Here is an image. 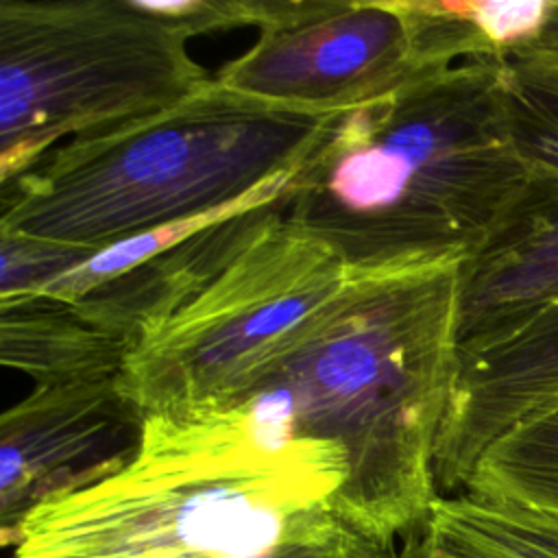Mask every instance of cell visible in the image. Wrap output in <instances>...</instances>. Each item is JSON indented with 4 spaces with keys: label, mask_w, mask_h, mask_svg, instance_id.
I'll return each instance as SVG.
<instances>
[{
    "label": "cell",
    "mask_w": 558,
    "mask_h": 558,
    "mask_svg": "<svg viewBox=\"0 0 558 558\" xmlns=\"http://www.w3.org/2000/svg\"><path fill=\"white\" fill-rule=\"evenodd\" d=\"M460 257L357 272L331 314L229 408L275 440L338 447L340 512L381 538L423 530L458 357Z\"/></svg>",
    "instance_id": "1"
},
{
    "label": "cell",
    "mask_w": 558,
    "mask_h": 558,
    "mask_svg": "<svg viewBox=\"0 0 558 558\" xmlns=\"http://www.w3.org/2000/svg\"><path fill=\"white\" fill-rule=\"evenodd\" d=\"M504 52L342 111L294 179L288 218L353 272L466 259L530 183Z\"/></svg>",
    "instance_id": "2"
},
{
    "label": "cell",
    "mask_w": 558,
    "mask_h": 558,
    "mask_svg": "<svg viewBox=\"0 0 558 558\" xmlns=\"http://www.w3.org/2000/svg\"><path fill=\"white\" fill-rule=\"evenodd\" d=\"M344 480L338 447L268 438L238 408L146 414L137 456L35 508L11 558H244L362 530L338 508Z\"/></svg>",
    "instance_id": "3"
},
{
    "label": "cell",
    "mask_w": 558,
    "mask_h": 558,
    "mask_svg": "<svg viewBox=\"0 0 558 558\" xmlns=\"http://www.w3.org/2000/svg\"><path fill=\"white\" fill-rule=\"evenodd\" d=\"M340 113L255 100L211 76L163 111L72 137L0 185V231L102 251L299 170Z\"/></svg>",
    "instance_id": "4"
},
{
    "label": "cell",
    "mask_w": 558,
    "mask_h": 558,
    "mask_svg": "<svg viewBox=\"0 0 558 558\" xmlns=\"http://www.w3.org/2000/svg\"><path fill=\"white\" fill-rule=\"evenodd\" d=\"M144 0L0 2V185L70 135L163 111L211 76Z\"/></svg>",
    "instance_id": "5"
},
{
    "label": "cell",
    "mask_w": 558,
    "mask_h": 558,
    "mask_svg": "<svg viewBox=\"0 0 558 558\" xmlns=\"http://www.w3.org/2000/svg\"><path fill=\"white\" fill-rule=\"evenodd\" d=\"M272 205L248 242L133 347L122 392L146 414L229 408L331 314L355 275Z\"/></svg>",
    "instance_id": "6"
},
{
    "label": "cell",
    "mask_w": 558,
    "mask_h": 558,
    "mask_svg": "<svg viewBox=\"0 0 558 558\" xmlns=\"http://www.w3.org/2000/svg\"><path fill=\"white\" fill-rule=\"evenodd\" d=\"M488 54L451 0H277L255 44L214 78L279 107L347 111Z\"/></svg>",
    "instance_id": "7"
},
{
    "label": "cell",
    "mask_w": 558,
    "mask_h": 558,
    "mask_svg": "<svg viewBox=\"0 0 558 558\" xmlns=\"http://www.w3.org/2000/svg\"><path fill=\"white\" fill-rule=\"evenodd\" d=\"M144 412L120 377L35 386L0 416V541L13 547L26 517L122 471L140 451Z\"/></svg>",
    "instance_id": "8"
},
{
    "label": "cell",
    "mask_w": 558,
    "mask_h": 558,
    "mask_svg": "<svg viewBox=\"0 0 558 558\" xmlns=\"http://www.w3.org/2000/svg\"><path fill=\"white\" fill-rule=\"evenodd\" d=\"M556 408L558 307L499 336L458 344L434 458L438 495L462 493L499 438Z\"/></svg>",
    "instance_id": "9"
},
{
    "label": "cell",
    "mask_w": 558,
    "mask_h": 558,
    "mask_svg": "<svg viewBox=\"0 0 558 558\" xmlns=\"http://www.w3.org/2000/svg\"><path fill=\"white\" fill-rule=\"evenodd\" d=\"M558 307V179L532 177L460 268L458 344L510 331Z\"/></svg>",
    "instance_id": "10"
},
{
    "label": "cell",
    "mask_w": 558,
    "mask_h": 558,
    "mask_svg": "<svg viewBox=\"0 0 558 558\" xmlns=\"http://www.w3.org/2000/svg\"><path fill=\"white\" fill-rule=\"evenodd\" d=\"M133 342L94 323L76 303L26 294L0 299V362L37 386L120 377Z\"/></svg>",
    "instance_id": "11"
},
{
    "label": "cell",
    "mask_w": 558,
    "mask_h": 558,
    "mask_svg": "<svg viewBox=\"0 0 558 558\" xmlns=\"http://www.w3.org/2000/svg\"><path fill=\"white\" fill-rule=\"evenodd\" d=\"M558 532V408L499 438L466 488Z\"/></svg>",
    "instance_id": "12"
},
{
    "label": "cell",
    "mask_w": 558,
    "mask_h": 558,
    "mask_svg": "<svg viewBox=\"0 0 558 558\" xmlns=\"http://www.w3.org/2000/svg\"><path fill=\"white\" fill-rule=\"evenodd\" d=\"M432 558H558V532L471 493L438 495L421 530Z\"/></svg>",
    "instance_id": "13"
},
{
    "label": "cell",
    "mask_w": 558,
    "mask_h": 558,
    "mask_svg": "<svg viewBox=\"0 0 558 558\" xmlns=\"http://www.w3.org/2000/svg\"><path fill=\"white\" fill-rule=\"evenodd\" d=\"M504 85L517 148L530 177L558 179V89L504 54Z\"/></svg>",
    "instance_id": "14"
},
{
    "label": "cell",
    "mask_w": 558,
    "mask_h": 558,
    "mask_svg": "<svg viewBox=\"0 0 558 558\" xmlns=\"http://www.w3.org/2000/svg\"><path fill=\"white\" fill-rule=\"evenodd\" d=\"M94 251L0 231V299L37 294Z\"/></svg>",
    "instance_id": "15"
},
{
    "label": "cell",
    "mask_w": 558,
    "mask_h": 558,
    "mask_svg": "<svg viewBox=\"0 0 558 558\" xmlns=\"http://www.w3.org/2000/svg\"><path fill=\"white\" fill-rule=\"evenodd\" d=\"M451 4L495 52H508L538 39L556 0H451Z\"/></svg>",
    "instance_id": "16"
},
{
    "label": "cell",
    "mask_w": 558,
    "mask_h": 558,
    "mask_svg": "<svg viewBox=\"0 0 558 558\" xmlns=\"http://www.w3.org/2000/svg\"><path fill=\"white\" fill-rule=\"evenodd\" d=\"M244 558H399L397 543L362 530L296 538Z\"/></svg>",
    "instance_id": "17"
},
{
    "label": "cell",
    "mask_w": 558,
    "mask_h": 558,
    "mask_svg": "<svg viewBox=\"0 0 558 558\" xmlns=\"http://www.w3.org/2000/svg\"><path fill=\"white\" fill-rule=\"evenodd\" d=\"M517 68L558 89V52L534 50V48H517L504 52Z\"/></svg>",
    "instance_id": "18"
},
{
    "label": "cell",
    "mask_w": 558,
    "mask_h": 558,
    "mask_svg": "<svg viewBox=\"0 0 558 558\" xmlns=\"http://www.w3.org/2000/svg\"><path fill=\"white\" fill-rule=\"evenodd\" d=\"M523 48H534V50H547V52H558V0L556 7L545 24V28L541 31L538 39L534 44H527Z\"/></svg>",
    "instance_id": "19"
},
{
    "label": "cell",
    "mask_w": 558,
    "mask_h": 558,
    "mask_svg": "<svg viewBox=\"0 0 558 558\" xmlns=\"http://www.w3.org/2000/svg\"><path fill=\"white\" fill-rule=\"evenodd\" d=\"M399 558H432L425 547H423V541H421V530L405 536L401 547H399Z\"/></svg>",
    "instance_id": "20"
}]
</instances>
